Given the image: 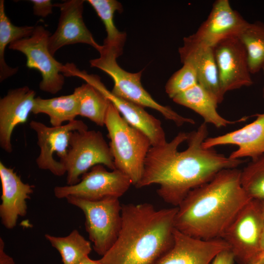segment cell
Wrapping results in <instances>:
<instances>
[{
  "mask_svg": "<svg viewBox=\"0 0 264 264\" xmlns=\"http://www.w3.org/2000/svg\"><path fill=\"white\" fill-rule=\"evenodd\" d=\"M229 248L221 238L198 239L176 229L173 247L155 264H209L219 253Z\"/></svg>",
  "mask_w": 264,
  "mask_h": 264,
  "instance_id": "e0dca14e",
  "label": "cell"
},
{
  "mask_svg": "<svg viewBox=\"0 0 264 264\" xmlns=\"http://www.w3.org/2000/svg\"><path fill=\"white\" fill-rule=\"evenodd\" d=\"M241 182L251 199L264 200V154L252 159L241 170Z\"/></svg>",
  "mask_w": 264,
  "mask_h": 264,
  "instance_id": "83f0119b",
  "label": "cell"
},
{
  "mask_svg": "<svg viewBox=\"0 0 264 264\" xmlns=\"http://www.w3.org/2000/svg\"><path fill=\"white\" fill-rule=\"evenodd\" d=\"M262 69H263L264 73V66H263ZM263 97H264V89H263Z\"/></svg>",
  "mask_w": 264,
  "mask_h": 264,
  "instance_id": "d590c367",
  "label": "cell"
},
{
  "mask_svg": "<svg viewBox=\"0 0 264 264\" xmlns=\"http://www.w3.org/2000/svg\"><path fill=\"white\" fill-rule=\"evenodd\" d=\"M59 161L65 168L67 185L78 183L80 176L95 165L116 169L110 146L102 133L94 130L72 132L66 155Z\"/></svg>",
  "mask_w": 264,
  "mask_h": 264,
  "instance_id": "52a82bcc",
  "label": "cell"
},
{
  "mask_svg": "<svg viewBox=\"0 0 264 264\" xmlns=\"http://www.w3.org/2000/svg\"><path fill=\"white\" fill-rule=\"evenodd\" d=\"M221 91L252 85L245 47L238 36L224 39L213 47Z\"/></svg>",
  "mask_w": 264,
  "mask_h": 264,
  "instance_id": "5bb4252c",
  "label": "cell"
},
{
  "mask_svg": "<svg viewBox=\"0 0 264 264\" xmlns=\"http://www.w3.org/2000/svg\"><path fill=\"white\" fill-rule=\"evenodd\" d=\"M234 256L230 248L219 253L212 261V264H233Z\"/></svg>",
  "mask_w": 264,
  "mask_h": 264,
  "instance_id": "4dcf8cb0",
  "label": "cell"
},
{
  "mask_svg": "<svg viewBox=\"0 0 264 264\" xmlns=\"http://www.w3.org/2000/svg\"><path fill=\"white\" fill-rule=\"evenodd\" d=\"M207 124L197 130L180 132L171 141L152 146L144 164L142 178L136 186H159L158 195L167 203L178 207L189 193L209 182L222 170L236 168L242 159H233L205 148Z\"/></svg>",
  "mask_w": 264,
  "mask_h": 264,
  "instance_id": "6da1fadb",
  "label": "cell"
},
{
  "mask_svg": "<svg viewBox=\"0 0 264 264\" xmlns=\"http://www.w3.org/2000/svg\"><path fill=\"white\" fill-rule=\"evenodd\" d=\"M105 167L101 164L93 166L76 184L56 186L54 196L59 199L73 197L89 201L108 198H119L128 190L132 182L119 170L109 171Z\"/></svg>",
  "mask_w": 264,
  "mask_h": 264,
  "instance_id": "30bf717a",
  "label": "cell"
},
{
  "mask_svg": "<svg viewBox=\"0 0 264 264\" xmlns=\"http://www.w3.org/2000/svg\"><path fill=\"white\" fill-rule=\"evenodd\" d=\"M248 23L232 8L228 0H217L207 19L195 33L184 38L183 45L178 49L213 47L224 39L239 36Z\"/></svg>",
  "mask_w": 264,
  "mask_h": 264,
  "instance_id": "8fae6325",
  "label": "cell"
},
{
  "mask_svg": "<svg viewBox=\"0 0 264 264\" xmlns=\"http://www.w3.org/2000/svg\"><path fill=\"white\" fill-rule=\"evenodd\" d=\"M79 209L85 217V228L94 250L103 256L112 246L122 225V205L118 198L89 201L73 197L66 198Z\"/></svg>",
  "mask_w": 264,
  "mask_h": 264,
  "instance_id": "8992f818",
  "label": "cell"
},
{
  "mask_svg": "<svg viewBox=\"0 0 264 264\" xmlns=\"http://www.w3.org/2000/svg\"><path fill=\"white\" fill-rule=\"evenodd\" d=\"M4 242L0 238V264H15L13 259L7 254L4 250Z\"/></svg>",
  "mask_w": 264,
  "mask_h": 264,
  "instance_id": "1f68e13d",
  "label": "cell"
},
{
  "mask_svg": "<svg viewBox=\"0 0 264 264\" xmlns=\"http://www.w3.org/2000/svg\"><path fill=\"white\" fill-rule=\"evenodd\" d=\"M177 210L157 209L149 203L122 204L119 234L101 264H155L174 245Z\"/></svg>",
  "mask_w": 264,
  "mask_h": 264,
  "instance_id": "3957f363",
  "label": "cell"
},
{
  "mask_svg": "<svg viewBox=\"0 0 264 264\" xmlns=\"http://www.w3.org/2000/svg\"><path fill=\"white\" fill-rule=\"evenodd\" d=\"M252 122L242 128L215 137H207L202 145L205 148L235 145L238 149L229 157L233 159L250 157L251 160L264 154V113L258 114Z\"/></svg>",
  "mask_w": 264,
  "mask_h": 264,
  "instance_id": "d6986e66",
  "label": "cell"
},
{
  "mask_svg": "<svg viewBox=\"0 0 264 264\" xmlns=\"http://www.w3.org/2000/svg\"><path fill=\"white\" fill-rule=\"evenodd\" d=\"M251 199L242 186L241 170H222L210 181L189 193L177 207L175 228L198 239L221 238Z\"/></svg>",
  "mask_w": 264,
  "mask_h": 264,
  "instance_id": "7a4b0ae2",
  "label": "cell"
},
{
  "mask_svg": "<svg viewBox=\"0 0 264 264\" xmlns=\"http://www.w3.org/2000/svg\"><path fill=\"white\" fill-rule=\"evenodd\" d=\"M172 100L198 114L207 124H212L218 128L243 122L248 118L245 116L234 121L223 118L217 111L218 102L198 84L176 95Z\"/></svg>",
  "mask_w": 264,
  "mask_h": 264,
  "instance_id": "44dd1931",
  "label": "cell"
},
{
  "mask_svg": "<svg viewBox=\"0 0 264 264\" xmlns=\"http://www.w3.org/2000/svg\"><path fill=\"white\" fill-rule=\"evenodd\" d=\"M29 125L36 134L40 148L36 159L38 168L49 171L55 176H64L66 174L65 168L54 155L56 154L60 160L63 159L69 148L71 133L88 130L87 125L83 121L76 119L58 127H48L35 120L31 121Z\"/></svg>",
  "mask_w": 264,
  "mask_h": 264,
  "instance_id": "4fadbf2b",
  "label": "cell"
},
{
  "mask_svg": "<svg viewBox=\"0 0 264 264\" xmlns=\"http://www.w3.org/2000/svg\"><path fill=\"white\" fill-rule=\"evenodd\" d=\"M105 126L116 169L127 176L136 186L142 178L145 159L152 147L150 139L130 125L111 103Z\"/></svg>",
  "mask_w": 264,
  "mask_h": 264,
  "instance_id": "277c9868",
  "label": "cell"
},
{
  "mask_svg": "<svg viewBox=\"0 0 264 264\" xmlns=\"http://www.w3.org/2000/svg\"><path fill=\"white\" fill-rule=\"evenodd\" d=\"M262 212L264 218V200H260Z\"/></svg>",
  "mask_w": 264,
  "mask_h": 264,
  "instance_id": "e575fe53",
  "label": "cell"
},
{
  "mask_svg": "<svg viewBox=\"0 0 264 264\" xmlns=\"http://www.w3.org/2000/svg\"><path fill=\"white\" fill-rule=\"evenodd\" d=\"M246 51L251 74L258 72L264 66V23H249L238 36Z\"/></svg>",
  "mask_w": 264,
  "mask_h": 264,
  "instance_id": "4316f807",
  "label": "cell"
},
{
  "mask_svg": "<svg viewBox=\"0 0 264 264\" xmlns=\"http://www.w3.org/2000/svg\"><path fill=\"white\" fill-rule=\"evenodd\" d=\"M78 264H101V263L100 259L94 260L91 259L89 256H88Z\"/></svg>",
  "mask_w": 264,
  "mask_h": 264,
  "instance_id": "836d02e7",
  "label": "cell"
},
{
  "mask_svg": "<svg viewBox=\"0 0 264 264\" xmlns=\"http://www.w3.org/2000/svg\"><path fill=\"white\" fill-rule=\"evenodd\" d=\"M257 264H264V230L262 235L261 243V255Z\"/></svg>",
  "mask_w": 264,
  "mask_h": 264,
  "instance_id": "d6a6232c",
  "label": "cell"
},
{
  "mask_svg": "<svg viewBox=\"0 0 264 264\" xmlns=\"http://www.w3.org/2000/svg\"><path fill=\"white\" fill-rule=\"evenodd\" d=\"M0 179L2 193L0 217L7 229L14 228L20 217L27 213L26 200L30 198L34 186L23 182L13 168L0 162Z\"/></svg>",
  "mask_w": 264,
  "mask_h": 264,
  "instance_id": "ac0fdd59",
  "label": "cell"
},
{
  "mask_svg": "<svg viewBox=\"0 0 264 264\" xmlns=\"http://www.w3.org/2000/svg\"><path fill=\"white\" fill-rule=\"evenodd\" d=\"M83 0H68L54 4L60 9V16L55 31L48 40V48L54 56L62 47L75 44H85L98 52L102 45L99 44L86 26L83 17Z\"/></svg>",
  "mask_w": 264,
  "mask_h": 264,
  "instance_id": "9a60e30c",
  "label": "cell"
},
{
  "mask_svg": "<svg viewBox=\"0 0 264 264\" xmlns=\"http://www.w3.org/2000/svg\"><path fill=\"white\" fill-rule=\"evenodd\" d=\"M35 91L27 86L10 90L0 99V146L5 152L13 151L11 137L15 128L24 124L34 105Z\"/></svg>",
  "mask_w": 264,
  "mask_h": 264,
  "instance_id": "2e32d148",
  "label": "cell"
},
{
  "mask_svg": "<svg viewBox=\"0 0 264 264\" xmlns=\"http://www.w3.org/2000/svg\"><path fill=\"white\" fill-rule=\"evenodd\" d=\"M66 75L67 77L80 78L102 92L130 125L141 131L149 138L152 146L161 145L167 142L159 119L147 112L144 108L114 95L108 89L98 75L80 70L73 64L68 66Z\"/></svg>",
  "mask_w": 264,
  "mask_h": 264,
  "instance_id": "7c38bea8",
  "label": "cell"
},
{
  "mask_svg": "<svg viewBox=\"0 0 264 264\" xmlns=\"http://www.w3.org/2000/svg\"><path fill=\"white\" fill-rule=\"evenodd\" d=\"M264 230L260 200L251 199L238 213L221 239L228 244L239 264H257Z\"/></svg>",
  "mask_w": 264,
  "mask_h": 264,
  "instance_id": "ba28073f",
  "label": "cell"
},
{
  "mask_svg": "<svg viewBox=\"0 0 264 264\" xmlns=\"http://www.w3.org/2000/svg\"><path fill=\"white\" fill-rule=\"evenodd\" d=\"M35 15L45 18L53 12L54 4L50 0H31Z\"/></svg>",
  "mask_w": 264,
  "mask_h": 264,
  "instance_id": "f546056e",
  "label": "cell"
},
{
  "mask_svg": "<svg viewBox=\"0 0 264 264\" xmlns=\"http://www.w3.org/2000/svg\"><path fill=\"white\" fill-rule=\"evenodd\" d=\"M51 34L43 26L36 25L30 36L11 43L8 48L23 53L26 66L40 73L39 88L42 91L55 94L65 84V76L62 74L64 65L56 60L49 50Z\"/></svg>",
  "mask_w": 264,
  "mask_h": 264,
  "instance_id": "9c48e42d",
  "label": "cell"
},
{
  "mask_svg": "<svg viewBox=\"0 0 264 264\" xmlns=\"http://www.w3.org/2000/svg\"><path fill=\"white\" fill-rule=\"evenodd\" d=\"M32 113L45 114L48 116L52 126H60L64 122L76 120L79 115L78 100L73 92L48 99L38 96L35 99Z\"/></svg>",
  "mask_w": 264,
  "mask_h": 264,
  "instance_id": "7402d4cb",
  "label": "cell"
},
{
  "mask_svg": "<svg viewBox=\"0 0 264 264\" xmlns=\"http://www.w3.org/2000/svg\"><path fill=\"white\" fill-rule=\"evenodd\" d=\"M35 26H18L13 24L5 11L4 1L0 0V81L2 82L15 74L18 68L8 66L4 59L6 47L11 43L30 36Z\"/></svg>",
  "mask_w": 264,
  "mask_h": 264,
  "instance_id": "cb8c5ba5",
  "label": "cell"
},
{
  "mask_svg": "<svg viewBox=\"0 0 264 264\" xmlns=\"http://www.w3.org/2000/svg\"><path fill=\"white\" fill-rule=\"evenodd\" d=\"M182 64L183 66L170 77L165 87L166 93L172 99L198 84L194 66L190 62Z\"/></svg>",
  "mask_w": 264,
  "mask_h": 264,
  "instance_id": "f1b7e54d",
  "label": "cell"
},
{
  "mask_svg": "<svg viewBox=\"0 0 264 264\" xmlns=\"http://www.w3.org/2000/svg\"><path fill=\"white\" fill-rule=\"evenodd\" d=\"M181 62H190L196 70L198 84L218 102L221 103L224 95L220 85L218 69L213 47L191 50L178 49Z\"/></svg>",
  "mask_w": 264,
  "mask_h": 264,
  "instance_id": "ffe728a7",
  "label": "cell"
},
{
  "mask_svg": "<svg viewBox=\"0 0 264 264\" xmlns=\"http://www.w3.org/2000/svg\"><path fill=\"white\" fill-rule=\"evenodd\" d=\"M79 115L86 117L99 126H105L106 115L110 104L109 99L91 85L86 83L75 88Z\"/></svg>",
  "mask_w": 264,
  "mask_h": 264,
  "instance_id": "603a6c76",
  "label": "cell"
},
{
  "mask_svg": "<svg viewBox=\"0 0 264 264\" xmlns=\"http://www.w3.org/2000/svg\"><path fill=\"white\" fill-rule=\"evenodd\" d=\"M99 52L98 58L89 61L90 66L101 69L112 79L114 85L111 91L114 95L143 108L154 109L178 126L185 123L195 124L193 119L184 117L170 107L156 102L142 85V70L132 73L121 68L117 62L121 55L115 49L102 45Z\"/></svg>",
  "mask_w": 264,
  "mask_h": 264,
  "instance_id": "5b68a950",
  "label": "cell"
},
{
  "mask_svg": "<svg viewBox=\"0 0 264 264\" xmlns=\"http://www.w3.org/2000/svg\"><path fill=\"white\" fill-rule=\"evenodd\" d=\"M102 21L107 33L103 45L116 49L122 54L126 34L120 31L114 22L115 12L123 11L122 4L116 0H88Z\"/></svg>",
  "mask_w": 264,
  "mask_h": 264,
  "instance_id": "d4e9b609",
  "label": "cell"
},
{
  "mask_svg": "<svg viewBox=\"0 0 264 264\" xmlns=\"http://www.w3.org/2000/svg\"><path fill=\"white\" fill-rule=\"evenodd\" d=\"M45 239L59 252L63 264H78L88 256L91 251V243L77 229L67 236L57 237L48 234Z\"/></svg>",
  "mask_w": 264,
  "mask_h": 264,
  "instance_id": "484cf974",
  "label": "cell"
}]
</instances>
